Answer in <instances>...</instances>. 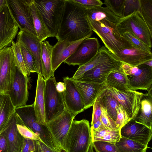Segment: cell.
<instances>
[{"instance_id": "obj_1", "label": "cell", "mask_w": 152, "mask_h": 152, "mask_svg": "<svg viewBox=\"0 0 152 152\" xmlns=\"http://www.w3.org/2000/svg\"><path fill=\"white\" fill-rule=\"evenodd\" d=\"M93 33L87 19L86 9L72 0H65L63 16L56 37L58 41H75Z\"/></svg>"}, {"instance_id": "obj_2", "label": "cell", "mask_w": 152, "mask_h": 152, "mask_svg": "<svg viewBox=\"0 0 152 152\" xmlns=\"http://www.w3.org/2000/svg\"><path fill=\"white\" fill-rule=\"evenodd\" d=\"M92 31L101 39L105 47L112 54L124 49L133 47L119 33L116 23L106 20L95 21L87 19Z\"/></svg>"}, {"instance_id": "obj_3", "label": "cell", "mask_w": 152, "mask_h": 152, "mask_svg": "<svg viewBox=\"0 0 152 152\" xmlns=\"http://www.w3.org/2000/svg\"><path fill=\"white\" fill-rule=\"evenodd\" d=\"M92 142L89 121L85 119L73 120L66 137L63 151L65 152H88Z\"/></svg>"}, {"instance_id": "obj_4", "label": "cell", "mask_w": 152, "mask_h": 152, "mask_svg": "<svg viewBox=\"0 0 152 152\" xmlns=\"http://www.w3.org/2000/svg\"><path fill=\"white\" fill-rule=\"evenodd\" d=\"M15 112L23 124L40 138L41 142L56 152H62L46 125L40 124L37 121L33 104L16 108Z\"/></svg>"}, {"instance_id": "obj_5", "label": "cell", "mask_w": 152, "mask_h": 152, "mask_svg": "<svg viewBox=\"0 0 152 152\" xmlns=\"http://www.w3.org/2000/svg\"><path fill=\"white\" fill-rule=\"evenodd\" d=\"M51 37H56L63 15L65 0H34Z\"/></svg>"}, {"instance_id": "obj_6", "label": "cell", "mask_w": 152, "mask_h": 152, "mask_svg": "<svg viewBox=\"0 0 152 152\" xmlns=\"http://www.w3.org/2000/svg\"><path fill=\"white\" fill-rule=\"evenodd\" d=\"M120 69L126 76L129 90L148 91L152 89V67L144 63L134 66L123 63Z\"/></svg>"}, {"instance_id": "obj_7", "label": "cell", "mask_w": 152, "mask_h": 152, "mask_svg": "<svg viewBox=\"0 0 152 152\" xmlns=\"http://www.w3.org/2000/svg\"><path fill=\"white\" fill-rule=\"evenodd\" d=\"M54 76L45 80L44 96L46 124L61 114L65 109L63 93L56 88Z\"/></svg>"}, {"instance_id": "obj_8", "label": "cell", "mask_w": 152, "mask_h": 152, "mask_svg": "<svg viewBox=\"0 0 152 152\" xmlns=\"http://www.w3.org/2000/svg\"><path fill=\"white\" fill-rule=\"evenodd\" d=\"M116 24L121 35L126 32L131 31L151 48L152 33L138 11L120 18Z\"/></svg>"}, {"instance_id": "obj_9", "label": "cell", "mask_w": 152, "mask_h": 152, "mask_svg": "<svg viewBox=\"0 0 152 152\" xmlns=\"http://www.w3.org/2000/svg\"><path fill=\"white\" fill-rule=\"evenodd\" d=\"M32 0H6L11 14L20 30L36 36L31 13Z\"/></svg>"}, {"instance_id": "obj_10", "label": "cell", "mask_w": 152, "mask_h": 152, "mask_svg": "<svg viewBox=\"0 0 152 152\" xmlns=\"http://www.w3.org/2000/svg\"><path fill=\"white\" fill-rule=\"evenodd\" d=\"M16 69L11 47L0 50V94H7L10 90Z\"/></svg>"}, {"instance_id": "obj_11", "label": "cell", "mask_w": 152, "mask_h": 152, "mask_svg": "<svg viewBox=\"0 0 152 152\" xmlns=\"http://www.w3.org/2000/svg\"><path fill=\"white\" fill-rule=\"evenodd\" d=\"M76 115L65 108L61 114L46 124L52 137L62 151L63 150L66 137Z\"/></svg>"}, {"instance_id": "obj_12", "label": "cell", "mask_w": 152, "mask_h": 152, "mask_svg": "<svg viewBox=\"0 0 152 152\" xmlns=\"http://www.w3.org/2000/svg\"><path fill=\"white\" fill-rule=\"evenodd\" d=\"M100 48L98 39L94 37L85 39L74 53L64 61L69 65L79 66L91 60L96 54Z\"/></svg>"}, {"instance_id": "obj_13", "label": "cell", "mask_w": 152, "mask_h": 152, "mask_svg": "<svg viewBox=\"0 0 152 152\" xmlns=\"http://www.w3.org/2000/svg\"><path fill=\"white\" fill-rule=\"evenodd\" d=\"M104 85L123 106L130 118L134 119L138 113L141 99L144 94L130 90L120 91L105 83Z\"/></svg>"}, {"instance_id": "obj_14", "label": "cell", "mask_w": 152, "mask_h": 152, "mask_svg": "<svg viewBox=\"0 0 152 152\" xmlns=\"http://www.w3.org/2000/svg\"><path fill=\"white\" fill-rule=\"evenodd\" d=\"M18 28L7 2L0 11V50L11 46L18 34Z\"/></svg>"}, {"instance_id": "obj_15", "label": "cell", "mask_w": 152, "mask_h": 152, "mask_svg": "<svg viewBox=\"0 0 152 152\" xmlns=\"http://www.w3.org/2000/svg\"><path fill=\"white\" fill-rule=\"evenodd\" d=\"M123 63L117 60L113 56L100 63L76 80L84 82L104 83L109 74L119 69Z\"/></svg>"}, {"instance_id": "obj_16", "label": "cell", "mask_w": 152, "mask_h": 152, "mask_svg": "<svg viewBox=\"0 0 152 152\" xmlns=\"http://www.w3.org/2000/svg\"><path fill=\"white\" fill-rule=\"evenodd\" d=\"M29 78L16 67L12 87L7 94L15 108L26 105L28 99V83Z\"/></svg>"}, {"instance_id": "obj_17", "label": "cell", "mask_w": 152, "mask_h": 152, "mask_svg": "<svg viewBox=\"0 0 152 152\" xmlns=\"http://www.w3.org/2000/svg\"><path fill=\"white\" fill-rule=\"evenodd\" d=\"M65 89L63 92L65 108L76 115L85 110L82 96L74 82L68 76L63 78Z\"/></svg>"}, {"instance_id": "obj_18", "label": "cell", "mask_w": 152, "mask_h": 152, "mask_svg": "<svg viewBox=\"0 0 152 152\" xmlns=\"http://www.w3.org/2000/svg\"><path fill=\"white\" fill-rule=\"evenodd\" d=\"M121 137L148 145L151 139L152 129L132 119L120 130Z\"/></svg>"}, {"instance_id": "obj_19", "label": "cell", "mask_w": 152, "mask_h": 152, "mask_svg": "<svg viewBox=\"0 0 152 152\" xmlns=\"http://www.w3.org/2000/svg\"><path fill=\"white\" fill-rule=\"evenodd\" d=\"M92 34H91L83 38L74 42L58 41L53 46L52 50L51 66L53 71L54 72L60 65L74 53L84 39L90 37Z\"/></svg>"}, {"instance_id": "obj_20", "label": "cell", "mask_w": 152, "mask_h": 152, "mask_svg": "<svg viewBox=\"0 0 152 152\" xmlns=\"http://www.w3.org/2000/svg\"><path fill=\"white\" fill-rule=\"evenodd\" d=\"M17 38V41L23 45L32 55L35 61L36 73L43 76L41 41L37 36L21 30L18 33Z\"/></svg>"}, {"instance_id": "obj_21", "label": "cell", "mask_w": 152, "mask_h": 152, "mask_svg": "<svg viewBox=\"0 0 152 152\" xmlns=\"http://www.w3.org/2000/svg\"><path fill=\"white\" fill-rule=\"evenodd\" d=\"M113 55L117 60L132 66H138L152 60L151 52L134 47L123 49L119 53Z\"/></svg>"}, {"instance_id": "obj_22", "label": "cell", "mask_w": 152, "mask_h": 152, "mask_svg": "<svg viewBox=\"0 0 152 152\" xmlns=\"http://www.w3.org/2000/svg\"><path fill=\"white\" fill-rule=\"evenodd\" d=\"M77 88L83 98L86 110L93 104L103 87L104 83L84 82L70 77Z\"/></svg>"}, {"instance_id": "obj_23", "label": "cell", "mask_w": 152, "mask_h": 152, "mask_svg": "<svg viewBox=\"0 0 152 152\" xmlns=\"http://www.w3.org/2000/svg\"><path fill=\"white\" fill-rule=\"evenodd\" d=\"M17 118L18 115L15 112L5 127L8 146V152H20L23 146L24 138L17 130Z\"/></svg>"}, {"instance_id": "obj_24", "label": "cell", "mask_w": 152, "mask_h": 152, "mask_svg": "<svg viewBox=\"0 0 152 152\" xmlns=\"http://www.w3.org/2000/svg\"><path fill=\"white\" fill-rule=\"evenodd\" d=\"M133 119L136 122L152 129V89L142 96L140 100V110Z\"/></svg>"}, {"instance_id": "obj_25", "label": "cell", "mask_w": 152, "mask_h": 152, "mask_svg": "<svg viewBox=\"0 0 152 152\" xmlns=\"http://www.w3.org/2000/svg\"><path fill=\"white\" fill-rule=\"evenodd\" d=\"M45 80L42 75L38 74L35 99L34 104L35 115L38 122L46 125L44 92Z\"/></svg>"}, {"instance_id": "obj_26", "label": "cell", "mask_w": 152, "mask_h": 152, "mask_svg": "<svg viewBox=\"0 0 152 152\" xmlns=\"http://www.w3.org/2000/svg\"><path fill=\"white\" fill-rule=\"evenodd\" d=\"M113 56L105 46L100 47L96 56L87 63L79 66L72 78L77 79L86 72L91 69L101 62Z\"/></svg>"}, {"instance_id": "obj_27", "label": "cell", "mask_w": 152, "mask_h": 152, "mask_svg": "<svg viewBox=\"0 0 152 152\" xmlns=\"http://www.w3.org/2000/svg\"><path fill=\"white\" fill-rule=\"evenodd\" d=\"M41 59L43 77L45 80L54 76L51 66L52 50L53 47L46 40L41 42Z\"/></svg>"}, {"instance_id": "obj_28", "label": "cell", "mask_w": 152, "mask_h": 152, "mask_svg": "<svg viewBox=\"0 0 152 152\" xmlns=\"http://www.w3.org/2000/svg\"><path fill=\"white\" fill-rule=\"evenodd\" d=\"M86 11L87 19L95 21L106 20L116 23L120 18L106 7L97 6L86 9Z\"/></svg>"}, {"instance_id": "obj_29", "label": "cell", "mask_w": 152, "mask_h": 152, "mask_svg": "<svg viewBox=\"0 0 152 152\" xmlns=\"http://www.w3.org/2000/svg\"><path fill=\"white\" fill-rule=\"evenodd\" d=\"M15 108L7 94H0V134L15 112Z\"/></svg>"}, {"instance_id": "obj_30", "label": "cell", "mask_w": 152, "mask_h": 152, "mask_svg": "<svg viewBox=\"0 0 152 152\" xmlns=\"http://www.w3.org/2000/svg\"><path fill=\"white\" fill-rule=\"evenodd\" d=\"M31 9L37 37L41 42L43 41L48 37H51V35L37 8L34 0H32Z\"/></svg>"}, {"instance_id": "obj_31", "label": "cell", "mask_w": 152, "mask_h": 152, "mask_svg": "<svg viewBox=\"0 0 152 152\" xmlns=\"http://www.w3.org/2000/svg\"><path fill=\"white\" fill-rule=\"evenodd\" d=\"M104 83L120 91H124L129 90L126 76L121 71L120 68L109 74Z\"/></svg>"}, {"instance_id": "obj_32", "label": "cell", "mask_w": 152, "mask_h": 152, "mask_svg": "<svg viewBox=\"0 0 152 152\" xmlns=\"http://www.w3.org/2000/svg\"><path fill=\"white\" fill-rule=\"evenodd\" d=\"M99 96L102 104L106 109L109 116L115 121L116 107L119 104L118 101L104 85L100 91Z\"/></svg>"}, {"instance_id": "obj_33", "label": "cell", "mask_w": 152, "mask_h": 152, "mask_svg": "<svg viewBox=\"0 0 152 152\" xmlns=\"http://www.w3.org/2000/svg\"><path fill=\"white\" fill-rule=\"evenodd\" d=\"M120 130H111L105 128L94 129L91 128L92 142L96 141L111 142L118 141L121 137Z\"/></svg>"}, {"instance_id": "obj_34", "label": "cell", "mask_w": 152, "mask_h": 152, "mask_svg": "<svg viewBox=\"0 0 152 152\" xmlns=\"http://www.w3.org/2000/svg\"><path fill=\"white\" fill-rule=\"evenodd\" d=\"M119 152H146L148 145L121 137L115 142Z\"/></svg>"}, {"instance_id": "obj_35", "label": "cell", "mask_w": 152, "mask_h": 152, "mask_svg": "<svg viewBox=\"0 0 152 152\" xmlns=\"http://www.w3.org/2000/svg\"><path fill=\"white\" fill-rule=\"evenodd\" d=\"M138 11L152 33V0H139Z\"/></svg>"}, {"instance_id": "obj_36", "label": "cell", "mask_w": 152, "mask_h": 152, "mask_svg": "<svg viewBox=\"0 0 152 152\" xmlns=\"http://www.w3.org/2000/svg\"><path fill=\"white\" fill-rule=\"evenodd\" d=\"M20 44L18 41H13L11 46L16 67L25 76H28L30 75L26 68L21 53Z\"/></svg>"}, {"instance_id": "obj_37", "label": "cell", "mask_w": 152, "mask_h": 152, "mask_svg": "<svg viewBox=\"0 0 152 152\" xmlns=\"http://www.w3.org/2000/svg\"><path fill=\"white\" fill-rule=\"evenodd\" d=\"M20 43L21 54L28 73L30 75L31 73L36 72L35 61L32 55L23 45Z\"/></svg>"}, {"instance_id": "obj_38", "label": "cell", "mask_w": 152, "mask_h": 152, "mask_svg": "<svg viewBox=\"0 0 152 152\" xmlns=\"http://www.w3.org/2000/svg\"><path fill=\"white\" fill-rule=\"evenodd\" d=\"M125 0H104V4L115 15L123 17Z\"/></svg>"}, {"instance_id": "obj_39", "label": "cell", "mask_w": 152, "mask_h": 152, "mask_svg": "<svg viewBox=\"0 0 152 152\" xmlns=\"http://www.w3.org/2000/svg\"><path fill=\"white\" fill-rule=\"evenodd\" d=\"M121 35L129 41L133 47L148 52H151V48L144 43L131 32L126 31Z\"/></svg>"}, {"instance_id": "obj_40", "label": "cell", "mask_w": 152, "mask_h": 152, "mask_svg": "<svg viewBox=\"0 0 152 152\" xmlns=\"http://www.w3.org/2000/svg\"><path fill=\"white\" fill-rule=\"evenodd\" d=\"M16 126L18 132L24 138L42 142L37 134L23 124L18 115Z\"/></svg>"}, {"instance_id": "obj_41", "label": "cell", "mask_w": 152, "mask_h": 152, "mask_svg": "<svg viewBox=\"0 0 152 152\" xmlns=\"http://www.w3.org/2000/svg\"><path fill=\"white\" fill-rule=\"evenodd\" d=\"M92 143L96 152H119L115 142L96 141Z\"/></svg>"}, {"instance_id": "obj_42", "label": "cell", "mask_w": 152, "mask_h": 152, "mask_svg": "<svg viewBox=\"0 0 152 152\" xmlns=\"http://www.w3.org/2000/svg\"><path fill=\"white\" fill-rule=\"evenodd\" d=\"M116 118L115 122L120 129L131 119L123 106L119 104L116 107Z\"/></svg>"}, {"instance_id": "obj_43", "label": "cell", "mask_w": 152, "mask_h": 152, "mask_svg": "<svg viewBox=\"0 0 152 152\" xmlns=\"http://www.w3.org/2000/svg\"><path fill=\"white\" fill-rule=\"evenodd\" d=\"M101 104L102 113L100 120L104 127L107 129L111 130L120 129L117 126L115 122L108 115L106 108L101 103Z\"/></svg>"}, {"instance_id": "obj_44", "label": "cell", "mask_w": 152, "mask_h": 152, "mask_svg": "<svg viewBox=\"0 0 152 152\" xmlns=\"http://www.w3.org/2000/svg\"><path fill=\"white\" fill-rule=\"evenodd\" d=\"M139 7V0H125L123 17L127 16L138 11Z\"/></svg>"}, {"instance_id": "obj_45", "label": "cell", "mask_w": 152, "mask_h": 152, "mask_svg": "<svg viewBox=\"0 0 152 152\" xmlns=\"http://www.w3.org/2000/svg\"><path fill=\"white\" fill-rule=\"evenodd\" d=\"M99 94L92 105L93 109L91 125L100 119L102 113V105Z\"/></svg>"}, {"instance_id": "obj_46", "label": "cell", "mask_w": 152, "mask_h": 152, "mask_svg": "<svg viewBox=\"0 0 152 152\" xmlns=\"http://www.w3.org/2000/svg\"><path fill=\"white\" fill-rule=\"evenodd\" d=\"M86 9H90L97 6H102L104 4L100 0H72Z\"/></svg>"}, {"instance_id": "obj_47", "label": "cell", "mask_w": 152, "mask_h": 152, "mask_svg": "<svg viewBox=\"0 0 152 152\" xmlns=\"http://www.w3.org/2000/svg\"><path fill=\"white\" fill-rule=\"evenodd\" d=\"M36 140L25 138L20 152H36Z\"/></svg>"}, {"instance_id": "obj_48", "label": "cell", "mask_w": 152, "mask_h": 152, "mask_svg": "<svg viewBox=\"0 0 152 152\" xmlns=\"http://www.w3.org/2000/svg\"><path fill=\"white\" fill-rule=\"evenodd\" d=\"M8 149L7 131L5 127L0 134V152H8Z\"/></svg>"}, {"instance_id": "obj_49", "label": "cell", "mask_w": 152, "mask_h": 152, "mask_svg": "<svg viewBox=\"0 0 152 152\" xmlns=\"http://www.w3.org/2000/svg\"><path fill=\"white\" fill-rule=\"evenodd\" d=\"M91 128L94 129H98L105 128L100 120L96 121L91 125Z\"/></svg>"}, {"instance_id": "obj_50", "label": "cell", "mask_w": 152, "mask_h": 152, "mask_svg": "<svg viewBox=\"0 0 152 152\" xmlns=\"http://www.w3.org/2000/svg\"><path fill=\"white\" fill-rule=\"evenodd\" d=\"M65 86L64 82H59L57 83L56 88L60 92L63 93L65 89Z\"/></svg>"}, {"instance_id": "obj_51", "label": "cell", "mask_w": 152, "mask_h": 152, "mask_svg": "<svg viewBox=\"0 0 152 152\" xmlns=\"http://www.w3.org/2000/svg\"><path fill=\"white\" fill-rule=\"evenodd\" d=\"M39 143L43 152H56L49 148L42 142L39 141Z\"/></svg>"}, {"instance_id": "obj_52", "label": "cell", "mask_w": 152, "mask_h": 152, "mask_svg": "<svg viewBox=\"0 0 152 152\" xmlns=\"http://www.w3.org/2000/svg\"><path fill=\"white\" fill-rule=\"evenodd\" d=\"M36 152H43L41 148L39 141L36 140Z\"/></svg>"}, {"instance_id": "obj_53", "label": "cell", "mask_w": 152, "mask_h": 152, "mask_svg": "<svg viewBox=\"0 0 152 152\" xmlns=\"http://www.w3.org/2000/svg\"><path fill=\"white\" fill-rule=\"evenodd\" d=\"M6 4V0H0V11Z\"/></svg>"}, {"instance_id": "obj_54", "label": "cell", "mask_w": 152, "mask_h": 152, "mask_svg": "<svg viewBox=\"0 0 152 152\" xmlns=\"http://www.w3.org/2000/svg\"><path fill=\"white\" fill-rule=\"evenodd\" d=\"M88 152H94L92 142L90 146Z\"/></svg>"}, {"instance_id": "obj_55", "label": "cell", "mask_w": 152, "mask_h": 152, "mask_svg": "<svg viewBox=\"0 0 152 152\" xmlns=\"http://www.w3.org/2000/svg\"><path fill=\"white\" fill-rule=\"evenodd\" d=\"M144 64L152 67V60L147 61Z\"/></svg>"}]
</instances>
